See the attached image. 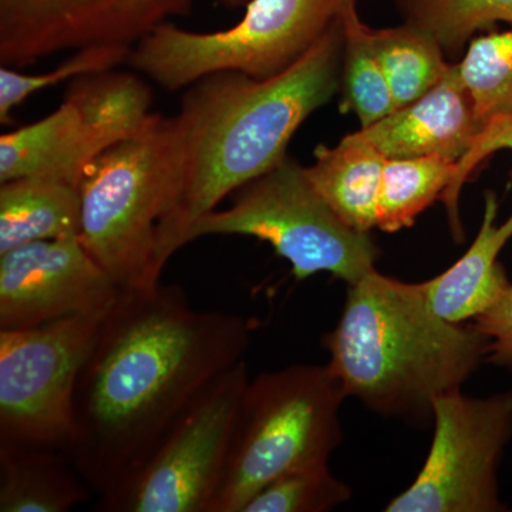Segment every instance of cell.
I'll return each instance as SVG.
<instances>
[{
    "mask_svg": "<svg viewBox=\"0 0 512 512\" xmlns=\"http://www.w3.org/2000/svg\"><path fill=\"white\" fill-rule=\"evenodd\" d=\"M251 326L192 308L180 285L121 289L73 396L67 454L97 497L143 466L202 390L244 360Z\"/></svg>",
    "mask_w": 512,
    "mask_h": 512,
    "instance_id": "obj_1",
    "label": "cell"
},
{
    "mask_svg": "<svg viewBox=\"0 0 512 512\" xmlns=\"http://www.w3.org/2000/svg\"><path fill=\"white\" fill-rule=\"evenodd\" d=\"M345 32L336 20L286 72L258 80L221 72L185 89L177 116L184 134V188L161 239L164 264L188 228L228 195L281 163L293 134L342 84Z\"/></svg>",
    "mask_w": 512,
    "mask_h": 512,
    "instance_id": "obj_2",
    "label": "cell"
},
{
    "mask_svg": "<svg viewBox=\"0 0 512 512\" xmlns=\"http://www.w3.org/2000/svg\"><path fill=\"white\" fill-rule=\"evenodd\" d=\"M488 343L476 326L437 315L421 284L377 269L348 285L338 325L323 336L346 397L419 426L433 420L437 397L463 389L487 359Z\"/></svg>",
    "mask_w": 512,
    "mask_h": 512,
    "instance_id": "obj_3",
    "label": "cell"
},
{
    "mask_svg": "<svg viewBox=\"0 0 512 512\" xmlns=\"http://www.w3.org/2000/svg\"><path fill=\"white\" fill-rule=\"evenodd\" d=\"M184 158L177 114L156 113L84 171L79 238L121 289L160 282L161 239L183 195Z\"/></svg>",
    "mask_w": 512,
    "mask_h": 512,
    "instance_id": "obj_4",
    "label": "cell"
},
{
    "mask_svg": "<svg viewBox=\"0 0 512 512\" xmlns=\"http://www.w3.org/2000/svg\"><path fill=\"white\" fill-rule=\"evenodd\" d=\"M345 399L328 365H292L249 380L208 512H242L278 478L329 464L343 440Z\"/></svg>",
    "mask_w": 512,
    "mask_h": 512,
    "instance_id": "obj_5",
    "label": "cell"
},
{
    "mask_svg": "<svg viewBox=\"0 0 512 512\" xmlns=\"http://www.w3.org/2000/svg\"><path fill=\"white\" fill-rule=\"evenodd\" d=\"M210 235H242L268 242L298 281L329 272L356 284L376 271L380 249L366 232L348 227L315 190L306 168L286 156L235 191L225 210L207 212L188 228L185 245Z\"/></svg>",
    "mask_w": 512,
    "mask_h": 512,
    "instance_id": "obj_6",
    "label": "cell"
},
{
    "mask_svg": "<svg viewBox=\"0 0 512 512\" xmlns=\"http://www.w3.org/2000/svg\"><path fill=\"white\" fill-rule=\"evenodd\" d=\"M348 0H251L234 28L198 33L161 23L131 47L127 64L177 92L221 72L258 80L286 72L339 19Z\"/></svg>",
    "mask_w": 512,
    "mask_h": 512,
    "instance_id": "obj_7",
    "label": "cell"
},
{
    "mask_svg": "<svg viewBox=\"0 0 512 512\" xmlns=\"http://www.w3.org/2000/svg\"><path fill=\"white\" fill-rule=\"evenodd\" d=\"M245 360L212 380L178 417L154 453L111 493L104 512H208L227 461L242 394Z\"/></svg>",
    "mask_w": 512,
    "mask_h": 512,
    "instance_id": "obj_8",
    "label": "cell"
},
{
    "mask_svg": "<svg viewBox=\"0 0 512 512\" xmlns=\"http://www.w3.org/2000/svg\"><path fill=\"white\" fill-rule=\"evenodd\" d=\"M429 456L386 512H503L498 468L512 437V392L490 397L461 390L433 403Z\"/></svg>",
    "mask_w": 512,
    "mask_h": 512,
    "instance_id": "obj_9",
    "label": "cell"
},
{
    "mask_svg": "<svg viewBox=\"0 0 512 512\" xmlns=\"http://www.w3.org/2000/svg\"><path fill=\"white\" fill-rule=\"evenodd\" d=\"M100 320L0 329V440L67 453L74 387Z\"/></svg>",
    "mask_w": 512,
    "mask_h": 512,
    "instance_id": "obj_10",
    "label": "cell"
},
{
    "mask_svg": "<svg viewBox=\"0 0 512 512\" xmlns=\"http://www.w3.org/2000/svg\"><path fill=\"white\" fill-rule=\"evenodd\" d=\"M194 0H0V64L22 69L83 47H133Z\"/></svg>",
    "mask_w": 512,
    "mask_h": 512,
    "instance_id": "obj_11",
    "label": "cell"
},
{
    "mask_svg": "<svg viewBox=\"0 0 512 512\" xmlns=\"http://www.w3.org/2000/svg\"><path fill=\"white\" fill-rule=\"evenodd\" d=\"M120 293L79 234L30 242L0 254V329L101 319Z\"/></svg>",
    "mask_w": 512,
    "mask_h": 512,
    "instance_id": "obj_12",
    "label": "cell"
},
{
    "mask_svg": "<svg viewBox=\"0 0 512 512\" xmlns=\"http://www.w3.org/2000/svg\"><path fill=\"white\" fill-rule=\"evenodd\" d=\"M481 131L460 63L451 62L429 92L356 133L386 160L440 156L458 163Z\"/></svg>",
    "mask_w": 512,
    "mask_h": 512,
    "instance_id": "obj_13",
    "label": "cell"
},
{
    "mask_svg": "<svg viewBox=\"0 0 512 512\" xmlns=\"http://www.w3.org/2000/svg\"><path fill=\"white\" fill-rule=\"evenodd\" d=\"M498 198L485 192L480 231L466 254L446 272L421 282L431 309L453 323L476 319L500 301L512 282L498 256L512 238V214L495 225Z\"/></svg>",
    "mask_w": 512,
    "mask_h": 512,
    "instance_id": "obj_14",
    "label": "cell"
},
{
    "mask_svg": "<svg viewBox=\"0 0 512 512\" xmlns=\"http://www.w3.org/2000/svg\"><path fill=\"white\" fill-rule=\"evenodd\" d=\"M103 153L79 110L69 101L49 116L0 137V183L53 175L80 184L84 171Z\"/></svg>",
    "mask_w": 512,
    "mask_h": 512,
    "instance_id": "obj_15",
    "label": "cell"
},
{
    "mask_svg": "<svg viewBox=\"0 0 512 512\" xmlns=\"http://www.w3.org/2000/svg\"><path fill=\"white\" fill-rule=\"evenodd\" d=\"M92 493L66 451L0 440V511L67 512Z\"/></svg>",
    "mask_w": 512,
    "mask_h": 512,
    "instance_id": "obj_16",
    "label": "cell"
},
{
    "mask_svg": "<svg viewBox=\"0 0 512 512\" xmlns=\"http://www.w3.org/2000/svg\"><path fill=\"white\" fill-rule=\"evenodd\" d=\"M386 158L356 133L330 147L319 144L309 180L332 211L355 231L370 234L377 228L379 195Z\"/></svg>",
    "mask_w": 512,
    "mask_h": 512,
    "instance_id": "obj_17",
    "label": "cell"
},
{
    "mask_svg": "<svg viewBox=\"0 0 512 512\" xmlns=\"http://www.w3.org/2000/svg\"><path fill=\"white\" fill-rule=\"evenodd\" d=\"M79 184L53 175L0 183V254L64 235L80 234Z\"/></svg>",
    "mask_w": 512,
    "mask_h": 512,
    "instance_id": "obj_18",
    "label": "cell"
},
{
    "mask_svg": "<svg viewBox=\"0 0 512 512\" xmlns=\"http://www.w3.org/2000/svg\"><path fill=\"white\" fill-rule=\"evenodd\" d=\"M63 100L79 110L103 151L133 136L153 114L148 84L136 73L117 69L77 77Z\"/></svg>",
    "mask_w": 512,
    "mask_h": 512,
    "instance_id": "obj_19",
    "label": "cell"
},
{
    "mask_svg": "<svg viewBox=\"0 0 512 512\" xmlns=\"http://www.w3.org/2000/svg\"><path fill=\"white\" fill-rule=\"evenodd\" d=\"M363 35L386 74L397 109L429 92L451 64L433 39L406 23L373 29L363 22Z\"/></svg>",
    "mask_w": 512,
    "mask_h": 512,
    "instance_id": "obj_20",
    "label": "cell"
},
{
    "mask_svg": "<svg viewBox=\"0 0 512 512\" xmlns=\"http://www.w3.org/2000/svg\"><path fill=\"white\" fill-rule=\"evenodd\" d=\"M456 173V161L440 156L386 160L377 228L394 234L413 227L421 212L441 200Z\"/></svg>",
    "mask_w": 512,
    "mask_h": 512,
    "instance_id": "obj_21",
    "label": "cell"
},
{
    "mask_svg": "<svg viewBox=\"0 0 512 512\" xmlns=\"http://www.w3.org/2000/svg\"><path fill=\"white\" fill-rule=\"evenodd\" d=\"M402 22L433 39L447 60L464 56L471 40L497 23L512 26V0H393Z\"/></svg>",
    "mask_w": 512,
    "mask_h": 512,
    "instance_id": "obj_22",
    "label": "cell"
},
{
    "mask_svg": "<svg viewBox=\"0 0 512 512\" xmlns=\"http://www.w3.org/2000/svg\"><path fill=\"white\" fill-rule=\"evenodd\" d=\"M340 18L345 32V52L339 109L343 114H356L360 128H365L392 114L397 110V103L386 74L363 35L357 0H348Z\"/></svg>",
    "mask_w": 512,
    "mask_h": 512,
    "instance_id": "obj_23",
    "label": "cell"
},
{
    "mask_svg": "<svg viewBox=\"0 0 512 512\" xmlns=\"http://www.w3.org/2000/svg\"><path fill=\"white\" fill-rule=\"evenodd\" d=\"M458 63L481 127L512 113V26L474 37Z\"/></svg>",
    "mask_w": 512,
    "mask_h": 512,
    "instance_id": "obj_24",
    "label": "cell"
},
{
    "mask_svg": "<svg viewBox=\"0 0 512 512\" xmlns=\"http://www.w3.org/2000/svg\"><path fill=\"white\" fill-rule=\"evenodd\" d=\"M130 52L131 47L119 45L83 47L74 50L73 55L55 69L39 74L18 72L8 66L0 67V123L9 124L12 111L33 94L63 82H73L87 74L117 69L127 63Z\"/></svg>",
    "mask_w": 512,
    "mask_h": 512,
    "instance_id": "obj_25",
    "label": "cell"
},
{
    "mask_svg": "<svg viewBox=\"0 0 512 512\" xmlns=\"http://www.w3.org/2000/svg\"><path fill=\"white\" fill-rule=\"evenodd\" d=\"M350 498V485L333 476L329 464H323L278 478L256 494L242 512H326Z\"/></svg>",
    "mask_w": 512,
    "mask_h": 512,
    "instance_id": "obj_26",
    "label": "cell"
},
{
    "mask_svg": "<svg viewBox=\"0 0 512 512\" xmlns=\"http://www.w3.org/2000/svg\"><path fill=\"white\" fill-rule=\"evenodd\" d=\"M501 150H512V113L495 117L485 124L483 131L474 140L473 147L463 160L458 161L453 183L441 197V201L446 205L448 224H450L454 241L461 242L466 238L460 217V207H458L464 184L470 180L471 174L477 170L478 165L483 163L485 158ZM510 184L512 187V171Z\"/></svg>",
    "mask_w": 512,
    "mask_h": 512,
    "instance_id": "obj_27",
    "label": "cell"
},
{
    "mask_svg": "<svg viewBox=\"0 0 512 512\" xmlns=\"http://www.w3.org/2000/svg\"><path fill=\"white\" fill-rule=\"evenodd\" d=\"M474 326L490 340L485 362L512 365V285L500 301L474 319Z\"/></svg>",
    "mask_w": 512,
    "mask_h": 512,
    "instance_id": "obj_28",
    "label": "cell"
},
{
    "mask_svg": "<svg viewBox=\"0 0 512 512\" xmlns=\"http://www.w3.org/2000/svg\"><path fill=\"white\" fill-rule=\"evenodd\" d=\"M221 6L229 9L245 8L251 0H215Z\"/></svg>",
    "mask_w": 512,
    "mask_h": 512,
    "instance_id": "obj_29",
    "label": "cell"
},
{
    "mask_svg": "<svg viewBox=\"0 0 512 512\" xmlns=\"http://www.w3.org/2000/svg\"><path fill=\"white\" fill-rule=\"evenodd\" d=\"M508 367H510V369L512 370V365H510V366H508Z\"/></svg>",
    "mask_w": 512,
    "mask_h": 512,
    "instance_id": "obj_30",
    "label": "cell"
}]
</instances>
